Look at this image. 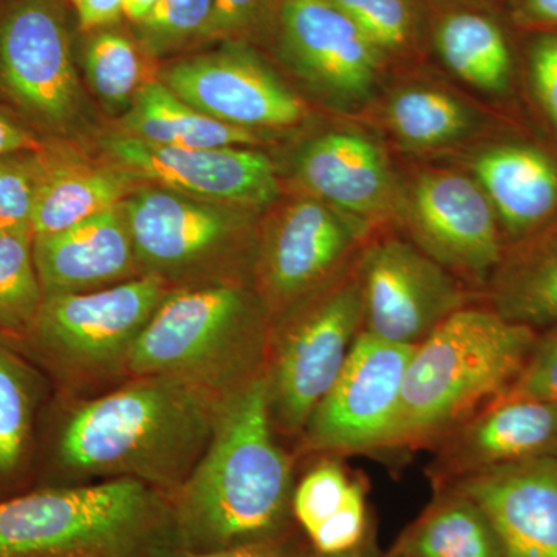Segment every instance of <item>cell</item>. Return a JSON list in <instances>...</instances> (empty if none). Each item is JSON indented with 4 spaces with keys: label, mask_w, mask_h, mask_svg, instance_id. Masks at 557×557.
Listing matches in <instances>:
<instances>
[{
    "label": "cell",
    "mask_w": 557,
    "mask_h": 557,
    "mask_svg": "<svg viewBox=\"0 0 557 557\" xmlns=\"http://www.w3.org/2000/svg\"><path fill=\"white\" fill-rule=\"evenodd\" d=\"M222 397L174 376H131L69 410L54 461L73 483L132 479L174 496L207 449Z\"/></svg>",
    "instance_id": "cell-1"
},
{
    "label": "cell",
    "mask_w": 557,
    "mask_h": 557,
    "mask_svg": "<svg viewBox=\"0 0 557 557\" xmlns=\"http://www.w3.org/2000/svg\"><path fill=\"white\" fill-rule=\"evenodd\" d=\"M274 434L265 373L222 398L207 449L171 497L180 549L287 536L293 465Z\"/></svg>",
    "instance_id": "cell-2"
},
{
    "label": "cell",
    "mask_w": 557,
    "mask_h": 557,
    "mask_svg": "<svg viewBox=\"0 0 557 557\" xmlns=\"http://www.w3.org/2000/svg\"><path fill=\"white\" fill-rule=\"evenodd\" d=\"M537 336L487 306L471 304L450 314L413 348L387 450L434 446L502 397L522 372Z\"/></svg>",
    "instance_id": "cell-3"
},
{
    "label": "cell",
    "mask_w": 557,
    "mask_h": 557,
    "mask_svg": "<svg viewBox=\"0 0 557 557\" xmlns=\"http://www.w3.org/2000/svg\"><path fill=\"white\" fill-rule=\"evenodd\" d=\"M177 549L171 497L138 480L0 500V557H170Z\"/></svg>",
    "instance_id": "cell-4"
},
{
    "label": "cell",
    "mask_w": 557,
    "mask_h": 557,
    "mask_svg": "<svg viewBox=\"0 0 557 557\" xmlns=\"http://www.w3.org/2000/svg\"><path fill=\"white\" fill-rule=\"evenodd\" d=\"M271 333L269 309L244 281L171 289L135 343L127 376H174L223 398L265 373Z\"/></svg>",
    "instance_id": "cell-5"
},
{
    "label": "cell",
    "mask_w": 557,
    "mask_h": 557,
    "mask_svg": "<svg viewBox=\"0 0 557 557\" xmlns=\"http://www.w3.org/2000/svg\"><path fill=\"white\" fill-rule=\"evenodd\" d=\"M358 263V262H357ZM357 265L332 287L273 325L265 379L274 429L300 437L362 332Z\"/></svg>",
    "instance_id": "cell-6"
},
{
    "label": "cell",
    "mask_w": 557,
    "mask_h": 557,
    "mask_svg": "<svg viewBox=\"0 0 557 557\" xmlns=\"http://www.w3.org/2000/svg\"><path fill=\"white\" fill-rule=\"evenodd\" d=\"M170 292L163 277L139 274L94 292L47 296L27 335L65 379L94 384L127 376L135 343Z\"/></svg>",
    "instance_id": "cell-7"
},
{
    "label": "cell",
    "mask_w": 557,
    "mask_h": 557,
    "mask_svg": "<svg viewBox=\"0 0 557 557\" xmlns=\"http://www.w3.org/2000/svg\"><path fill=\"white\" fill-rule=\"evenodd\" d=\"M373 231L306 196L278 212L256 247V289L273 325L355 269Z\"/></svg>",
    "instance_id": "cell-8"
},
{
    "label": "cell",
    "mask_w": 557,
    "mask_h": 557,
    "mask_svg": "<svg viewBox=\"0 0 557 557\" xmlns=\"http://www.w3.org/2000/svg\"><path fill=\"white\" fill-rule=\"evenodd\" d=\"M395 223L469 287H485L507 248L493 205L465 172L426 170L401 183Z\"/></svg>",
    "instance_id": "cell-9"
},
{
    "label": "cell",
    "mask_w": 557,
    "mask_h": 557,
    "mask_svg": "<svg viewBox=\"0 0 557 557\" xmlns=\"http://www.w3.org/2000/svg\"><path fill=\"white\" fill-rule=\"evenodd\" d=\"M362 332L417 347L450 314L472 304V292L406 237L373 236L357 263Z\"/></svg>",
    "instance_id": "cell-10"
},
{
    "label": "cell",
    "mask_w": 557,
    "mask_h": 557,
    "mask_svg": "<svg viewBox=\"0 0 557 557\" xmlns=\"http://www.w3.org/2000/svg\"><path fill=\"white\" fill-rule=\"evenodd\" d=\"M0 100L42 129L72 124L79 86L62 0L0 3Z\"/></svg>",
    "instance_id": "cell-11"
},
{
    "label": "cell",
    "mask_w": 557,
    "mask_h": 557,
    "mask_svg": "<svg viewBox=\"0 0 557 557\" xmlns=\"http://www.w3.org/2000/svg\"><path fill=\"white\" fill-rule=\"evenodd\" d=\"M413 348L359 333L338 379L300 434L302 453L346 456L387 450Z\"/></svg>",
    "instance_id": "cell-12"
},
{
    "label": "cell",
    "mask_w": 557,
    "mask_h": 557,
    "mask_svg": "<svg viewBox=\"0 0 557 557\" xmlns=\"http://www.w3.org/2000/svg\"><path fill=\"white\" fill-rule=\"evenodd\" d=\"M282 58L307 89L338 112H357L375 95L383 51L329 0H284L278 14Z\"/></svg>",
    "instance_id": "cell-13"
},
{
    "label": "cell",
    "mask_w": 557,
    "mask_h": 557,
    "mask_svg": "<svg viewBox=\"0 0 557 557\" xmlns=\"http://www.w3.org/2000/svg\"><path fill=\"white\" fill-rule=\"evenodd\" d=\"M138 265L145 274L201 276L239 255L248 215L201 203L175 190L145 189L121 205Z\"/></svg>",
    "instance_id": "cell-14"
},
{
    "label": "cell",
    "mask_w": 557,
    "mask_h": 557,
    "mask_svg": "<svg viewBox=\"0 0 557 557\" xmlns=\"http://www.w3.org/2000/svg\"><path fill=\"white\" fill-rule=\"evenodd\" d=\"M106 152L132 177L150 180L220 207L262 209L281 196L273 161L251 148L182 149L112 135Z\"/></svg>",
    "instance_id": "cell-15"
},
{
    "label": "cell",
    "mask_w": 557,
    "mask_h": 557,
    "mask_svg": "<svg viewBox=\"0 0 557 557\" xmlns=\"http://www.w3.org/2000/svg\"><path fill=\"white\" fill-rule=\"evenodd\" d=\"M163 84L205 115L242 129H287L307 115L298 95L242 47L178 62L164 73Z\"/></svg>",
    "instance_id": "cell-16"
},
{
    "label": "cell",
    "mask_w": 557,
    "mask_h": 557,
    "mask_svg": "<svg viewBox=\"0 0 557 557\" xmlns=\"http://www.w3.org/2000/svg\"><path fill=\"white\" fill-rule=\"evenodd\" d=\"M296 174L309 196L373 233L395 222L401 182L368 132L351 126L322 132L300 149Z\"/></svg>",
    "instance_id": "cell-17"
},
{
    "label": "cell",
    "mask_w": 557,
    "mask_h": 557,
    "mask_svg": "<svg viewBox=\"0 0 557 557\" xmlns=\"http://www.w3.org/2000/svg\"><path fill=\"white\" fill-rule=\"evenodd\" d=\"M435 487L534 458L557 457V403L498 397L435 443Z\"/></svg>",
    "instance_id": "cell-18"
},
{
    "label": "cell",
    "mask_w": 557,
    "mask_h": 557,
    "mask_svg": "<svg viewBox=\"0 0 557 557\" xmlns=\"http://www.w3.org/2000/svg\"><path fill=\"white\" fill-rule=\"evenodd\" d=\"M443 486L482 508L502 556L557 557V457L486 469Z\"/></svg>",
    "instance_id": "cell-19"
},
{
    "label": "cell",
    "mask_w": 557,
    "mask_h": 557,
    "mask_svg": "<svg viewBox=\"0 0 557 557\" xmlns=\"http://www.w3.org/2000/svg\"><path fill=\"white\" fill-rule=\"evenodd\" d=\"M33 258L46 298L121 284L139 267L121 207L33 237Z\"/></svg>",
    "instance_id": "cell-20"
},
{
    "label": "cell",
    "mask_w": 557,
    "mask_h": 557,
    "mask_svg": "<svg viewBox=\"0 0 557 557\" xmlns=\"http://www.w3.org/2000/svg\"><path fill=\"white\" fill-rule=\"evenodd\" d=\"M468 164L496 211L505 244L525 239L557 218V160L547 150L493 143L472 153Z\"/></svg>",
    "instance_id": "cell-21"
},
{
    "label": "cell",
    "mask_w": 557,
    "mask_h": 557,
    "mask_svg": "<svg viewBox=\"0 0 557 557\" xmlns=\"http://www.w3.org/2000/svg\"><path fill=\"white\" fill-rule=\"evenodd\" d=\"M487 307L516 324L557 327V218L505 248L486 282Z\"/></svg>",
    "instance_id": "cell-22"
},
{
    "label": "cell",
    "mask_w": 557,
    "mask_h": 557,
    "mask_svg": "<svg viewBox=\"0 0 557 557\" xmlns=\"http://www.w3.org/2000/svg\"><path fill=\"white\" fill-rule=\"evenodd\" d=\"M42 160L32 215L33 237L60 233L119 208L129 190V174L121 171L58 161L49 156V149Z\"/></svg>",
    "instance_id": "cell-23"
},
{
    "label": "cell",
    "mask_w": 557,
    "mask_h": 557,
    "mask_svg": "<svg viewBox=\"0 0 557 557\" xmlns=\"http://www.w3.org/2000/svg\"><path fill=\"white\" fill-rule=\"evenodd\" d=\"M386 129L399 146L434 152L468 141L482 129V116L453 91L431 84H406L388 95Z\"/></svg>",
    "instance_id": "cell-24"
},
{
    "label": "cell",
    "mask_w": 557,
    "mask_h": 557,
    "mask_svg": "<svg viewBox=\"0 0 557 557\" xmlns=\"http://www.w3.org/2000/svg\"><path fill=\"white\" fill-rule=\"evenodd\" d=\"M123 124L126 135L170 148H249L260 143L258 132L205 115L180 100L163 83L139 87Z\"/></svg>",
    "instance_id": "cell-25"
},
{
    "label": "cell",
    "mask_w": 557,
    "mask_h": 557,
    "mask_svg": "<svg viewBox=\"0 0 557 557\" xmlns=\"http://www.w3.org/2000/svg\"><path fill=\"white\" fill-rule=\"evenodd\" d=\"M395 555L408 557H504L485 512L453 486H438L437 497L399 536Z\"/></svg>",
    "instance_id": "cell-26"
},
{
    "label": "cell",
    "mask_w": 557,
    "mask_h": 557,
    "mask_svg": "<svg viewBox=\"0 0 557 557\" xmlns=\"http://www.w3.org/2000/svg\"><path fill=\"white\" fill-rule=\"evenodd\" d=\"M435 47L443 64L474 89L490 95L509 89L511 50L497 22L485 14H446L435 30Z\"/></svg>",
    "instance_id": "cell-27"
},
{
    "label": "cell",
    "mask_w": 557,
    "mask_h": 557,
    "mask_svg": "<svg viewBox=\"0 0 557 557\" xmlns=\"http://www.w3.org/2000/svg\"><path fill=\"white\" fill-rule=\"evenodd\" d=\"M42 397L36 370L0 341V483L20 475L30 454L33 428Z\"/></svg>",
    "instance_id": "cell-28"
},
{
    "label": "cell",
    "mask_w": 557,
    "mask_h": 557,
    "mask_svg": "<svg viewBox=\"0 0 557 557\" xmlns=\"http://www.w3.org/2000/svg\"><path fill=\"white\" fill-rule=\"evenodd\" d=\"M44 295L32 230L0 233V332L27 335L42 307Z\"/></svg>",
    "instance_id": "cell-29"
},
{
    "label": "cell",
    "mask_w": 557,
    "mask_h": 557,
    "mask_svg": "<svg viewBox=\"0 0 557 557\" xmlns=\"http://www.w3.org/2000/svg\"><path fill=\"white\" fill-rule=\"evenodd\" d=\"M368 35L384 57L405 53L417 33L412 0H329Z\"/></svg>",
    "instance_id": "cell-30"
},
{
    "label": "cell",
    "mask_w": 557,
    "mask_h": 557,
    "mask_svg": "<svg viewBox=\"0 0 557 557\" xmlns=\"http://www.w3.org/2000/svg\"><path fill=\"white\" fill-rule=\"evenodd\" d=\"M358 480L335 460L321 461L304 475L293 491L292 512L307 536L347 504Z\"/></svg>",
    "instance_id": "cell-31"
},
{
    "label": "cell",
    "mask_w": 557,
    "mask_h": 557,
    "mask_svg": "<svg viewBox=\"0 0 557 557\" xmlns=\"http://www.w3.org/2000/svg\"><path fill=\"white\" fill-rule=\"evenodd\" d=\"M86 62L91 86L110 104H123L138 89L141 65L137 51L124 36H97L87 50Z\"/></svg>",
    "instance_id": "cell-32"
},
{
    "label": "cell",
    "mask_w": 557,
    "mask_h": 557,
    "mask_svg": "<svg viewBox=\"0 0 557 557\" xmlns=\"http://www.w3.org/2000/svg\"><path fill=\"white\" fill-rule=\"evenodd\" d=\"M44 152L0 157V233L32 230Z\"/></svg>",
    "instance_id": "cell-33"
},
{
    "label": "cell",
    "mask_w": 557,
    "mask_h": 557,
    "mask_svg": "<svg viewBox=\"0 0 557 557\" xmlns=\"http://www.w3.org/2000/svg\"><path fill=\"white\" fill-rule=\"evenodd\" d=\"M370 534L366 491L362 482L343 508L310 534L311 547L317 555H339L359 547Z\"/></svg>",
    "instance_id": "cell-34"
},
{
    "label": "cell",
    "mask_w": 557,
    "mask_h": 557,
    "mask_svg": "<svg viewBox=\"0 0 557 557\" xmlns=\"http://www.w3.org/2000/svg\"><path fill=\"white\" fill-rule=\"evenodd\" d=\"M211 13L212 0H159L139 24L153 44L174 42L205 33Z\"/></svg>",
    "instance_id": "cell-35"
},
{
    "label": "cell",
    "mask_w": 557,
    "mask_h": 557,
    "mask_svg": "<svg viewBox=\"0 0 557 557\" xmlns=\"http://www.w3.org/2000/svg\"><path fill=\"white\" fill-rule=\"evenodd\" d=\"M502 397H525L557 403V327L545 330L522 372Z\"/></svg>",
    "instance_id": "cell-36"
},
{
    "label": "cell",
    "mask_w": 557,
    "mask_h": 557,
    "mask_svg": "<svg viewBox=\"0 0 557 557\" xmlns=\"http://www.w3.org/2000/svg\"><path fill=\"white\" fill-rule=\"evenodd\" d=\"M530 76L539 104L557 134V35L541 36L531 47Z\"/></svg>",
    "instance_id": "cell-37"
},
{
    "label": "cell",
    "mask_w": 557,
    "mask_h": 557,
    "mask_svg": "<svg viewBox=\"0 0 557 557\" xmlns=\"http://www.w3.org/2000/svg\"><path fill=\"white\" fill-rule=\"evenodd\" d=\"M262 0H212L207 35H231L247 27L258 13Z\"/></svg>",
    "instance_id": "cell-38"
},
{
    "label": "cell",
    "mask_w": 557,
    "mask_h": 557,
    "mask_svg": "<svg viewBox=\"0 0 557 557\" xmlns=\"http://www.w3.org/2000/svg\"><path fill=\"white\" fill-rule=\"evenodd\" d=\"M49 149L42 138L27 124L21 123L9 110L0 108V157Z\"/></svg>",
    "instance_id": "cell-39"
},
{
    "label": "cell",
    "mask_w": 557,
    "mask_h": 557,
    "mask_svg": "<svg viewBox=\"0 0 557 557\" xmlns=\"http://www.w3.org/2000/svg\"><path fill=\"white\" fill-rule=\"evenodd\" d=\"M170 557H302L289 547L287 536L240 547L212 549V552H186L177 549Z\"/></svg>",
    "instance_id": "cell-40"
},
{
    "label": "cell",
    "mask_w": 557,
    "mask_h": 557,
    "mask_svg": "<svg viewBox=\"0 0 557 557\" xmlns=\"http://www.w3.org/2000/svg\"><path fill=\"white\" fill-rule=\"evenodd\" d=\"M81 30L113 24L124 14V0H73Z\"/></svg>",
    "instance_id": "cell-41"
},
{
    "label": "cell",
    "mask_w": 557,
    "mask_h": 557,
    "mask_svg": "<svg viewBox=\"0 0 557 557\" xmlns=\"http://www.w3.org/2000/svg\"><path fill=\"white\" fill-rule=\"evenodd\" d=\"M520 13L531 24L557 27V0H523Z\"/></svg>",
    "instance_id": "cell-42"
},
{
    "label": "cell",
    "mask_w": 557,
    "mask_h": 557,
    "mask_svg": "<svg viewBox=\"0 0 557 557\" xmlns=\"http://www.w3.org/2000/svg\"><path fill=\"white\" fill-rule=\"evenodd\" d=\"M159 0H124V14L134 22H143Z\"/></svg>",
    "instance_id": "cell-43"
},
{
    "label": "cell",
    "mask_w": 557,
    "mask_h": 557,
    "mask_svg": "<svg viewBox=\"0 0 557 557\" xmlns=\"http://www.w3.org/2000/svg\"><path fill=\"white\" fill-rule=\"evenodd\" d=\"M317 557H379V555H376L372 534H369L368 539L359 547L350 549V552L339 553V555H318Z\"/></svg>",
    "instance_id": "cell-44"
},
{
    "label": "cell",
    "mask_w": 557,
    "mask_h": 557,
    "mask_svg": "<svg viewBox=\"0 0 557 557\" xmlns=\"http://www.w3.org/2000/svg\"><path fill=\"white\" fill-rule=\"evenodd\" d=\"M386 557H408V556L395 555V553H388V555Z\"/></svg>",
    "instance_id": "cell-45"
},
{
    "label": "cell",
    "mask_w": 557,
    "mask_h": 557,
    "mask_svg": "<svg viewBox=\"0 0 557 557\" xmlns=\"http://www.w3.org/2000/svg\"><path fill=\"white\" fill-rule=\"evenodd\" d=\"M3 2H5V0H0V3H3Z\"/></svg>",
    "instance_id": "cell-46"
}]
</instances>
